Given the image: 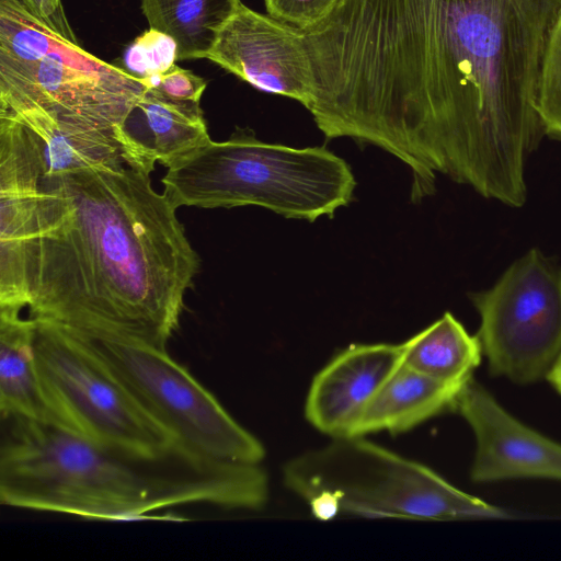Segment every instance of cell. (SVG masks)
Wrapping results in <instances>:
<instances>
[{"instance_id": "cell-24", "label": "cell", "mask_w": 561, "mask_h": 561, "mask_svg": "<svg viewBox=\"0 0 561 561\" xmlns=\"http://www.w3.org/2000/svg\"><path fill=\"white\" fill-rule=\"evenodd\" d=\"M22 2L53 30L67 39L77 42L61 0H22Z\"/></svg>"}, {"instance_id": "cell-14", "label": "cell", "mask_w": 561, "mask_h": 561, "mask_svg": "<svg viewBox=\"0 0 561 561\" xmlns=\"http://www.w3.org/2000/svg\"><path fill=\"white\" fill-rule=\"evenodd\" d=\"M115 137L125 163L147 174L156 162L168 168L210 140L199 103L174 101L151 88L115 129Z\"/></svg>"}, {"instance_id": "cell-10", "label": "cell", "mask_w": 561, "mask_h": 561, "mask_svg": "<svg viewBox=\"0 0 561 561\" xmlns=\"http://www.w3.org/2000/svg\"><path fill=\"white\" fill-rule=\"evenodd\" d=\"M42 176L35 137L0 112V309L22 311L30 304Z\"/></svg>"}, {"instance_id": "cell-23", "label": "cell", "mask_w": 561, "mask_h": 561, "mask_svg": "<svg viewBox=\"0 0 561 561\" xmlns=\"http://www.w3.org/2000/svg\"><path fill=\"white\" fill-rule=\"evenodd\" d=\"M142 83L163 96L182 102L201 103L207 82L192 71L176 64L165 72L151 77Z\"/></svg>"}, {"instance_id": "cell-17", "label": "cell", "mask_w": 561, "mask_h": 561, "mask_svg": "<svg viewBox=\"0 0 561 561\" xmlns=\"http://www.w3.org/2000/svg\"><path fill=\"white\" fill-rule=\"evenodd\" d=\"M36 322L20 310L0 309V417L50 420L35 360Z\"/></svg>"}, {"instance_id": "cell-19", "label": "cell", "mask_w": 561, "mask_h": 561, "mask_svg": "<svg viewBox=\"0 0 561 561\" xmlns=\"http://www.w3.org/2000/svg\"><path fill=\"white\" fill-rule=\"evenodd\" d=\"M149 27L178 44L179 60L206 58L241 0H140Z\"/></svg>"}, {"instance_id": "cell-15", "label": "cell", "mask_w": 561, "mask_h": 561, "mask_svg": "<svg viewBox=\"0 0 561 561\" xmlns=\"http://www.w3.org/2000/svg\"><path fill=\"white\" fill-rule=\"evenodd\" d=\"M0 112L12 115L35 137L44 178L126 164L114 130L59 121L37 108H0Z\"/></svg>"}, {"instance_id": "cell-9", "label": "cell", "mask_w": 561, "mask_h": 561, "mask_svg": "<svg viewBox=\"0 0 561 561\" xmlns=\"http://www.w3.org/2000/svg\"><path fill=\"white\" fill-rule=\"evenodd\" d=\"M471 301L490 375L519 386L547 379L561 355V266L530 249Z\"/></svg>"}, {"instance_id": "cell-16", "label": "cell", "mask_w": 561, "mask_h": 561, "mask_svg": "<svg viewBox=\"0 0 561 561\" xmlns=\"http://www.w3.org/2000/svg\"><path fill=\"white\" fill-rule=\"evenodd\" d=\"M462 385L431 378L401 364L373 398L352 436L382 431L402 433L453 411Z\"/></svg>"}, {"instance_id": "cell-8", "label": "cell", "mask_w": 561, "mask_h": 561, "mask_svg": "<svg viewBox=\"0 0 561 561\" xmlns=\"http://www.w3.org/2000/svg\"><path fill=\"white\" fill-rule=\"evenodd\" d=\"M76 334L91 346L184 449L206 459L226 462L259 465L265 457L262 443L172 359L167 350L131 341Z\"/></svg>"}, {"instance_id": "cell-25", "label": "cell", "mask_w": 561, "mask_h": 561, "mask_svg": "<svg viewBox=\"0 0 561 561\" xmlns=\"http://www.w3.org/2000/svg\"><path fill=\"white\" fill-rule=\"evenodd\" d=\"M547 380L551 385V387L556 390V392L561 397V355L549 373Z\"/></svg>"}, {"instance_id": "cell-18", "label": "cell", "mask_w": 561, "mask_h": 561, "mask_svg": "<svg viewBox=\"0 0 561 561\" xmlns=\"http://www.w3.org/2000/svg\"><path fill=\"white\" fill-rule=\"evenodd\" d=\"M402 346V364L431 378L462 385L483 357L478 335L470 334L450 312L416 333Z\"/></svg>"}, {"instance_id": "cell-2", "label": "cell", "mask_w": 561, "mask_h": 561, "mask_svg": "<svg viewBox=\"0 0 561 561\" xmlns=\"http://www.w3.org/2000/svg\"><path fill=\"white\" fill-rule=\"evenodd\" d=\"M28 317L167 350L201 259L176 207L127 164L41 181Z\"/></svg>"}, {"instance_id": "cell-22", "label": "cell", "mask_w": 561, "mask_h": 561, "mask_svg": "<svg viewBox=\"0 0 561 561\" xmlns=\"http://www.w3.org/2000/svg\"><path fill=\"white\" fill-rule=\"evenodd\" d=\"M341 0H264L268 15L301 31L323 21Z\"/></svg>"}, {"instance_id": "cell-3", "label": "cell", "mask_w": 561, "mask_h": 561, "mask_svg": "<svg viewBox=\"0 0 561 561\" xmlns=\"http://www.w3.org/2000/svg\"><path fill=\"white\" fill-rule=\"evenodd\" d=\"M267 500L268 479L259 465L206 459L182 447L137 456L91 443L50 420L0 417L4 506L135 519L187 504L261 510Z\"/></svg>"}, {"instance_id": "cell-5", "label": "cell", "mask_w": 561, "mask_h": 561, "mask_svg": "<svg viewBox=\"0 0 561 561\" xmlns=\"http://www.w3.org/2000/svg\"><path fill=\"white\" fill-rule=\"evenodd\" d=\"M363 437L333 438L329 445L285 465V485L309 505L314 517L510 518L502 507L459 490L428 467Z\"/></svg>"}, {"instance_id": "cell-20", "label": "cell", "mask_w": 561, "mask_h": 561, "mask_svg": "<svg viewBox=\"0 0 561 561\" xmlns=\"http://www.w3.org/2000/svg\"><path fill=\"white\" fill-rule=\"evenodd\" d=\"M536 107L543 134L561 140V13L546 47Z\"/></svg>"}, {"instance_id": "cell-12", "label": "cell", "mask_w": 561, "mask_h": 561, "mask_svg": "<svg viewBox=\"0 0 561 561\" xmlns=\"http://www.w3.org/2000/svg\"><path fill=\"white\" fill-rule=\"evenodd\" d=\"M453 411L474 436L470 468L474 483L522 479L561 483V443L512 415L473 376L458 391Z\"/></svg>"}, {"instance_id": "cell-7", "label": "cell", "mask_w": 561, "mask_h": 561, "mask_svg": "<svg viewBox=\"0 0 561 561\" xmlns=\"http://www.w3.org/2000/svg\"><path fill=\"white\" fill-rule=\"evenodd\" d=\"M35 322L36 370L50 421L131 455L159 457L182 447L80 335Z\"/></svg>"}, {"instance_id": "cell-21", "label": "cell", "mask_w": 561, "mask_h": 561, "mask_svg": "<svg viewBox=\"0 0 561 561\" xmlns=\"http://www.w3.org/2000/svg\"><path fill=\"white\" fill-rule=\"evenodd\" d=\"M178 53V44L173 37L149 27L125 49L123 69L145 81L174 66L179 61Z\"/></svg>"}, {"instance_id": "cell-11", "label": "cell", "mask_w": 561, "mask_h": 561, "mask_svg": "<svg viewBox=\"0 0 561 561\" xmlns=\"http://www.w3.org/2000/svg\"><path fill=\"white\" fill-rule=\"evenodd\" d=\"M206 59L307 110L314 101V70L302 31L243 3L220 30Z\"/></svg>"}, {"instance_id": "cell-4", "label": "cell", "mask_w": 561, "mask_h": 561, "mask_svg": "<svg viewBox=\"0 0 561 561\" xmlns=\"http://www.w3.org/2000/svg\"><path fill=\"white\" fill-rule=\"evenodd\" d=\"M162 178L178 208L260 206L286 218L332 217L353 198L350 164L325 147L295 148L259 140L237 128L174 161Z\"/></svg>"}, {"instance_id": "cell-13", "label": "cell", "mask_w": 561, "mask_h": 561, "mask_svg": "<svg viewBox=\"0 0 561 561\" xmlns=\"http://www.w3.org/2000/svg\"><path fill=\"white\" fill-rule=\"evenodd\" d=\"M401 364V344L348 346L313 378L305 405L307 420L332 438L352 436L373 398Z\"/></svg>"}, {"instance_id": "cell-1", "label": "cell", "mask_w": 561, "mask_h": 561, "mask_svg": "<svg viewBox=\"0 0 561 561\" xmlns=\"http://www.w3.org/2000/svg\"><path fill=\"white\" fill-rule=\"evenodd\" d=\"M561 0H341L304 30L316 77L309 112L331 138L379 147L520 207L543 135L537 93Z\"/></svg>"}, {"instance_id": "cell-6", "label": "cell", "mask_w": 561, "mask_h": 561, "mask_svg": "<svg viewBox=\"0 0 561 561\" xmlns=\"http://www.w3.org/2000/svg\"><path fill=\"white\" fill-rule=\"evenodd\" d=\"M146 89L53 30L22 0H0V108H37L115 133Z\"/></svg>"}]
</instances>
